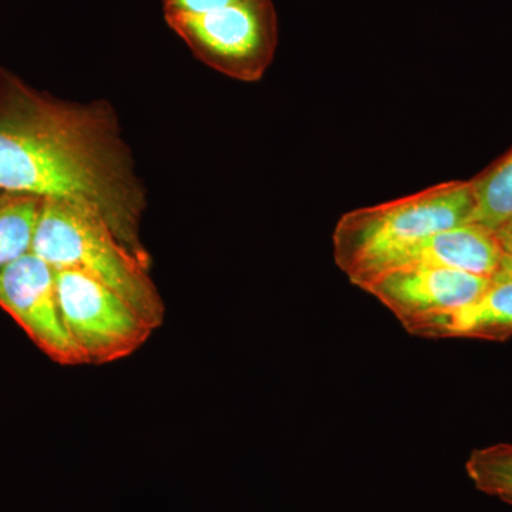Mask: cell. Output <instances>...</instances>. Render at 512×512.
I'll list each match as a JSON object with an SVG mask.
<instances>
[{
	"label": "cell",
	"instance_id": "cell-1",
	"mask_svg": "<svg viewBox=\"0 0 512 512\" xmlns=\"http://www.w3.org/2000/svg\"><path fill=\"white\" fill-rule=\"evenodd\" d=\"M0 192L66 202L101 218L150 265L140 241L146 195L104 104L67 103L0 77Z\"/></svg>",
	"mask_w": 512,
	"mask_h": 512
},
{
	"label": "cell",
	"instance_id": "cell-2",
	"mask_svg": "<svg viewBox=\"0 0 512 512\" xmlns=\"http://www.w3.org/2000/svg\"><path fill=\"white\" fill-rule=\"evenodd\" d=\"M476 210L471 181H448L373 207L357 208L339 218L333 231V258L359 288L390 259L436 232L473 221Z\"/></svg>",
	"mask_w": 512,
	"mask_h": 512
},
{
	"label": "cell",
	"instance_id": "cell-3",
	"mask_svg": "<svg viewBox=\"0 0 512 512\" xmlns=\"http://www.w3.org/2000/svg\"><path fill=\"white\" fill-rule=\"evenodd\" d=\"M32 252L52 268L76 269L109 286L154 329L163 323V299L148 275V265L92 212L43 198Z\"/></svg>",
	"mask_w": 512,
	"mask_h": 512
},
{
	"label": "cell",
	"instance_id": "cell-4",
	"mask_svg": "<svg viewBox=\"0 0 512 512\" xmlns=\"http://www.w3.org/2000/svg\"><path fill=\"white\" fill-rule=\"evenodd\" d=\"M165 20L197 59L231 79L258 82L274 62L279 39L274 0H239L201 15Z\"/></svg>",
	"mask_w": 512,
	"mask_h": 512
},
{
	"label": "cell",
	"instance_id": "cell-5",
	"mask_svg": "<svg viewBox=\"0 0 512 512\" xmlns=\"http://www.w3.org/2000/svg\"><path fill=\"white\" fill-rule=\"evenodd\" d=\"M64 325L82 350L86 365H104L133 355L153 326L119 293L76 269H55Z\"/></svg>",
	"mask_w": 512,
	"mask_h": 512
},
{
	"label": "cell",
	"instance_id": "cell-6",
	"mask_svg": "<svg viewBox=\"0 0 512 512\" xmlns=\"http://www.w3.org/2000/svg\"><path fill=\"white\" fill-rule=\"evenodd\" d=\"M0 308L53 362L86 365L82 350L64 325L55 268L33 252L0 269Z\"/></svg>",
	"mask_w": 512,
	"mask_h": 512
},
{
	"label": "cell",
	"instance_id": "cell-7",
	"mask_svg": "<svg viewBox=\"0 0 512 512\" xmlns=\"http://www.w3.org/2000/svg\"><path fill=\"white\" fill-rule=\"evenodd\" d=\"M491 282L454 269L410 265L380 272L359 288L375 296L407 329L470 305Z\"/></svg>",
	"mask_w": 512,
	"mask_h": 512
},
{
	"label": "cell",
	"instance_id": "cell-8",
	"mask_svg": "<svg viewBox=\"0 0 512 512\" xmlns=\"http://www.w3.org/2000/svg\"><path fill=\"white\" fill-rule=\"evenodd\" d=\"M410 265L437 266L493 279L500 266V248L494 231L470 222L421 239L390 259L380 272Z\"/></svg>",
	"mask_w": 512,
	"mask_h": 512
},
{
	"label": "cell",
	"instance_id": "cell-9",
	"mask_svg": "<svg viewBox=\"0 0 512 512\" xmlns=\"http://www.w3.org/2000/svg\"><path fill=\"white\" fill-rule=\"evenodd\" d=\"M420 338L503 340L512 336V281H493L470 305L406 329Z\"/></svg>",
	"mask_w": 512,
	"mask_h": 512
},
{
	"label": "cell",
	"instance_id": "cell-10",
	"mask_svg": "<svg viewBox=\"0 0 512 512\" xmlns=\"http://www.w3.org/2000/svg\"><path fill=\"white\" fill-rule=\"evenodd\" d=\"M43 198L0 192V269L32 252Z\"/></svg>",
	"mask_w": 512,
	"mask_h": 512
},
{
	"label": "cell",
	"instance_id": "cell-11",
	"mask_svg": "<svg viewBox=\"0 0 512 512\" xmlns=\"http://www.w3.org/2000/svg\"><path fill=\"white\" fill-rule=\"evenodd\" d=\"M473 224L497 231L512 224V148L473 180Z\"/></svg>",
	"mask_w": 512,
	"mask_h": 512
},
{
	"label": "cell",
	"instance_id": "cell-12",
	"mask_svg": "<svg viewBox=\"0 0 512 512\" xmlns=\"http://www.w3.org/2000/svg\"><path fill=\"white\" fill-rule=\"evenodd\" d=\"M466 473L481 493L512 498V443H498L471 451Z\"/></svg>",
	"mask_w": 512,
	"mask_h": 512
},
{
	"label": "cell",
	"instance_id": "cell-13",
	"mask_svg": "<svg viewBox=\"0 0 512 512\" xmlns=\"http://www.w3.org/2000/svg\"><path fill=\"white\" fill-rule=\"evenodd\" d=\"M237 2L239 0H163L165 16L201 15Z\"/></svg>",
	"mask_w": 512,
	"mask_h": 512
},
{
	"label": "cell",
	"instance_id": "cell-14",
	"mask_svg": "<svg viewBox=\"0 0 512 512\" xmlns=\"http://www.w3.org/2000/svg\"><path fill=\"white\" fill-rule=\"evenodd\" d=\"M494 232L500 248V266L493 281H512V224Z\"/></svg>",
	"mask_w": 512,
	"mask_h": 512
},
{
	"label": "cell",
	"instance_id": "cell-15",
	"mask_svg": "<svg viewBox=\"0 0 512 512\" xmlns=\"http://www.w3.org/2000/svg\"><path fill=\"white\" fill-rule=\"evenodd\" d=\"M503 503L511 505L512 507V498H508V500H503Z\"/></svg>",
	"mask_w": 512,
	"mask_h": 512
}]
</instances>
